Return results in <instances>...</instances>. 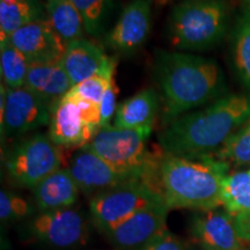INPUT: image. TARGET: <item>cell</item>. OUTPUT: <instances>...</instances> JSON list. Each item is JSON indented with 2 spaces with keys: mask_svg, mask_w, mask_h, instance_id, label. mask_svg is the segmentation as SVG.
I'll use <instances>...</instances> for the list:
<instances>
[{
  "mask_svg": "<svg viewBox=\"0 0 250 250\" xmlns=\"http://www.w3.org/2000/svg\"><path fill=\"white\" fill-rule=\"evenodd\" d=\"M229 165L212 155L184 158L165 154L159 181L168 208L215 210L223 205V182Z\"/></svg>",
  "mask_w": 250,
  "mask_h": 250,
  "instance_id": "3957f363",
  "label": "cell"
},
{
  "mask_svg": "<svg viewBox=\"0 0 250 250\" xmlns=\"http://www.w3.org/2000/svg\"><path fill=\"white\" fill-rule=\"evenodd\" d=\"M46 1H48V0H46Z\"/></svg>",
  "mask_w": 250,
  "mask_h": 250,
  "instance_id": "836d02e7",
  "label": "cell"
},
{
  "mask_svg": "<svg viewBox=\"0 0 250 250\" xmlns=\"http://www.w3.org/2000/svg\"><path fill=\"white\" fill-rule=\"evenodd\" d=\"M61 64L73 87L94 76L116 70V59L109 57L98 44L86 39L68 43Z\"/></svg>",
  "mask_w": 250,
  "mask_h": 250,
  "instance_id": "9a60e30c",
  "label": "cell"
},
{
  "mask_svg": "<svg viewBox=\"0 0 250 250\" xmlns=\"http://www.w3.org/2000/svg\"><path fill=\"white\" fill-rule=\"evenodd\" d=\"M79 196L76 182L67 168H61L34 188V197L41 212L70 208Z\"/></svg>",
  "mask_w": 250,
  "mask_h": 250,
  "instance_id": "ac0fdd59",
  "label": "cell"
},
{
  "mask_svg": "<svg viewBox=\"0 0 250 250\" xmlns=\"http://www.w3.org/2000/svg\"><path fill=\"white\" fill-rule=\"evenodd\" d=\"M140 250H188V247L182 239L166 230Z\"/></svg>",
  "mask_w": 250,
  "mask_h": 250,
  "instance_id": "f546056e",
  "label": "cell"
},
{
  "mask_svg": "<svg viewBox=\"0 0 250 250\" xmlns=\"http://www.w3.org/2000/svg\"><path fill=\"white\" fill-rule=\"evenodd\" d=\"M213 158L236 167L250 165V118L219 148Z\"/></svg>",
  "mask_w": 250,
  "mask_h": 250,
  "instance_id": "484cf974",
  "label": "cell"
},
{
  "mask_svg": "<svg viewBox=\"0 0 250 250\" xmlns=\"http://www.w3.org/2000/svg\"><path fill=\"white\" fill-rule=\"evenodd\" d=\"M151 133V129H121L108 125L100 127L85 147L129 180L144 181L161 191L159 167L165 153L149 152L147 142Z\"/></svg>",
  "mask_w": 250,
  "mask_h": 250,
  "instance_id": "277c9868",
  "label": "cell"
},
{
  "mask_svg": "<svg viewBox=\"0 0 250 250\" xmlns=\"http://www.w3.org/2000/svg\"><path fill=\"white\" fill-rule=\"evenodd\" d=\"M28 233L49 248L68 250L86 242L88 227L83 212L70 208L42 212L30 221Z\"/></svg>",
  "mask_w": 250,
  "mask_h": 250,
  "instance_id": "9c48e42d",
  "label": "cell"
},
{
  "mask_svg": "<svg viewBox=\"0 0 250 250\" xmlns=\"http://www.w3.org/2000/svg\"><path fill=\"white\" fill-rule=\"evenodd\" d=\"M168 206L156 204L137 212L105 236L117 250H140L167 229Z\"/></svg>",
  "mask_w": 250,
  "mask_h": 250,
  "instance_id": "8fae6325",
  "label": "cell"
},
{
  "mask_svg": "<svg viewBox=\"0 0 250 250\" xmlns=\"http://www.w3.org/2000/svg\"><path fill=\"white\" fill-rule=\"evenodd\" d=\"M70 171L79 191L87 196L100 195L131 180L112 168L101 156L87 147L74 153L68 162Z\"/></svg>",
  "mask_w": 250,
  "mask_h": 250,
  "instance_id": "4fadbf2b",
  "label": "cell"
},
{
  "mask_svg": "<svg viewBox=\"0 0 250 250\" xmlns=\"http://www.w3.org/2000/svg\"><path fill=\"white\" fill-rule=\"evenodd\" d=\"M51 110L48 103L27 87L8 88L1 83L0 90V131L1 137L24 134L50 123Z\"/></svg>",
  "mask_w": 250,
  "mask_h": 250,
  "instance_id": "ba28073f",
  "label": "cell"
},
{
  "mask_svg": "<svg viewBox=\"0 0 250 250\" xmlns=\"http://www.w3.org/2000/svg\"><path fill=\"white\" fill-rule=\"evenodd\" d=\"M228 20L225 0H183L170 13L171 45L187 51L213 48L226 35Z\"/></svg>",
  "mask_w": 250,
  "mask_h": 250,
  "instance_id": "5b68a950",
  "label": "cell"
},
{
  "mask_svg": "<svg viewBox=\"0 0 250 250\" xmlns=\"http://www.w3.org/2000/svg\"><path fill=\"white\" fill-rule=\"evenodd\" d=\"M33 213V206L23 197L15 193L4 191L0 192V218L2 223L22 220Z\"/></svg>",
  "mask_w": 250,
  "mask_h": 250,
  "instance_id": "83f0119b",
  "label": "cell"
},
{
  "mask_svg": "<svg viewBox=\"0 0 250 250\" xmlns=\"http://www.w3.org/2000/svg\"><path fill=\"white\" fill-rule=\"evenodd\" d=\"M149 31L151 4L148 0H132L105 34L103 43L105 48L118 55H133L145 44Z\"/></svg>",
  "mask_w": 250,
  "mask_h": 250,
  "instance_id": "30bf717a",
  "label": "cell"
},
{
  "mask_svg": "<svg viewBox=\"0 0 250 250\" xmlns=\"http://www.w3.org/2000/svg\"><path fill=\"white\" fill-rule=\"evenodd\" d=\"M62 148L45 134H35L18 144L6 158V170L15 186L34 189L62 168Z\"/></svg>",
  "mask_w": 250,
  "mask_h": 250,
  "instance_id": "52a82bcc",
  "label": "cell"
},
{
  "mask_svg": "<svg viewBox=\"0 0 250 250\" xmlns=\"http://www.w3.org/2000/svg\"><path fill=\"white\" fill-rule=\"evenodd\" d=\"M46 19V5L41 0H0V42L34 21Z\"/></svg>",
  "mask_w": 250,
  "mask_h": 250,
  "instance_id": "ffe728a7",
  "label": "cell"
},
{
  "mask_svg": "<svg viewBox=\"0 0 250 250\" xmlns=\"http://www.w3.org/2000/svg\"><path fill=\"white\" fill-rule=\"evenodd\" d=\"M250 118V95L227 94L208 107L188 112L158 134L165 154L202 158L214 154Z\"/></svg>",
  "mask_w": 250,
  "mask_h": 250,
  "instance_id": "6da1fadb",
  "label": "cell"
},
{
  "mask_svg": "<svg viewBox=\"0 0 250 250\" xmlns=\"http://www.w3.org/2000/svg\"><path fill=\"white\" fill-rule=\"evenodd\" d=\"M160 109V95L153 88L140 90L117 105L114 126L121 129H151Z\"/></svg>",
  "mask_w": 250,
  "mask_h": 250,
  "instance_id": "d6986e66",
  "label": "cell"
},
{
  "mask_svg": "<svg viewBox=\"0 0 250 250\" xmlns=\"http://www.w3.org/2000/svg\"><path fill=\"white\" fill-rule=\"evenodd\" d=\"M246 1H247V2H248V4H249V6H250V0H246Z\"/></svg>",
  "mask_w": 250,
  "mask_h": 250,
  "instance_id": "1f68e13d",
  "label": "cell"
},
{
  "mask_svg": "<svg viewBox=\"0 0 250 250\" xmlns=\"http://www.w3.org/2000/svg\"><path fill=\"white\" fill-rule=\"evenodd\" d=\"M232 57L240 81L250 89V6L245 9L233 31Z\"/></svg>",
  "mask_w": 250,
  "mask_h": 250,
  "instance_id": "7402d4cb",
  "label": "cell"
},
{
  "mask_svg": "<svg viewBox=\"0 0 250 250\" xmlns=\"http://www.w3.org/2000/svg\"><path fill=\"white\" fill-rule=\"evenodd\" d=\"M46 18L66 45L77 40L85 39V24L72 0H48Z\"/></svg>",
  "mask_w": 250,
  "mask_h": 250,
  "instance_id": "44dd1931",
  "label": "cell"
},
{
  "mask_svg": "<svg viewBox=\"0 0 250 250\" xmlns=\"http://www.w3.org/2000/svg\"><path fill=\"white\" fill-rule=\"evenodd\" d=\"M249 173H250V169H249Z\"/></svg>",
  "mask_w": 250,
  "mask_h": 250,
  "instance_id": "d6a6232c",
  "label": "cell"
},
{
  "mask_svg": "<svg viewBox=\"0 0 250 250\" xmlns=\"http://www.w3.org/2000/svg\"><path fill=\"white\" fill-rule=\"evenodd\" d=\"M116 98H117V87L115 83V77L111 78L110 83L104 95H103L102 101L100 103V112H101V122L100 126H108L110 123L111 118L116 114L117 105H116Z\"/></svg>",
  "mask_w": 250,
  "mask_h": 250,
  "instance_id": "f1b7e54d",
  "label": "cell"
},
{
  "mask_svg": "<svg viewBox=\"0 0 250 250\" xmlns=\"http://www.w3.org/2000/svg\"><path fill=\"white\" fill-rule=\"evenodd\" d=\"M223 206L230 215L250 213V173L227 175L223 182Z\"/></svg>",
  "mask_w": 250,
  "mask_h": 250,
  "instance_id": "603a6c76",
  "label": "cell"
},
{
  "mask_svg": "<svg viewBox=\"0 0 250 250\" xmlns=\"http://www.w3.org/2000/svg\"><path fill=\"white\" fill-rule=\"evenodd\" d=\"M165 203L162 192L144 181H131L90 199L93 224L100 232L108 234L137 212Z\"/></svg>",
  "mask_w": 250,
  "mask_h": 250,
  "instance_id": "8992f818",
  "label": "cell"
},
{
  "mask_svg": "<svg viewBox=\"0 0 250 250\" xmlns=\"http://www.w3.org/2000/svg\"><path fill=\"white\" fill-rule=\"evenodd\" d=\"M191 234L205 250H242L234 218L228 212L202 211L193 215Z\"/></svg>",
  "mask_w": 250,
  "mask_h": 250,
  "instance_id": "2e32d148",
  "label": "cell"
},
{
  "mask_svg": "<svg viewBox=\"0 0 250 250\" xmlns=\"http://www.w3.org/2000/svg\"><path fill=\"white\" fill-rule=\"evenodd\" d=\"M99 130L83 122L76 101L67 95L51 111L49 137L61 147H85Z\"/></svg>",
  "mask_w": 250,
  "mask_h": 250,
  "instance_id": "5bb4252c",
  "label": "cell"
},
{
  "mask_svg": "<svg viewBox=\"0 0 250 250\" xmlns=\"http://www.w3.org/2000/svg\"><path fill=\"white\" fill-rule=\"evenodd\" d=\"M24 87L48 103L52 111L62 99L73 88V83L61 62L30 64Z\"/></svg>",
  "mask_w": 250,
  "mask_h": 250,
  "instance_id": "e0dca14e",
  "label": "cell"
},
{
  "mask_svg": "<svg viewBox=\"0 0 250 250\" xmlns=\"http://www.w3.org/2000/svg\"><path fill=\"white\" fill-rule=\"evenodd\" d=\"M30 62L8 40L0 42V70L2 83L8 88H20L26 83Z\"/></svg>",
  "mask_w": 250,
  "mask_h": 250,
  "instance_id": "d4e9b609",
  "label": "cell"
},
{
  "mask_svg": "<svg viewBox=\"0 0 250 250\" xmlns=\"http://www.w3.org/2000/svg\"><path fill=\"white\" fill-rule=\"evenodd\" d=\"M154 77L164 100V120L170 123L193 109L227 95L225 74L213 59L159 50Z\"/></svg>",
  "mask_w": 250,
  "mask_h": 250,
  "instance_id": "7a4b0ae2",
  "label": "cell"
},
{
  "mask_svg": "<svg viewBox=\"0 0 250 250\" xmlns=\"http://www.w3.org/2000/svg\"><path fill=\"white\" fill-rule=\"evenodd\" d=\"M234 218L237 235L242 241H250V213L239 214Z\"/></svg>",
  "mask_w": 250,
  "mask_h": 250,
  "instance_id": "4dcf8cb0",
  "label": "cell"
},
{
  "mask_svg": "<svg viewBox=\"0 0 250 250\" xmlns=\"http://www.w3.org/2000/svg\"><path fill=\"white\" fill-rule=\"evenodd\" d=\"M115 77V71L109 73H102L94 76L83 83H78L72 88L68 94L77 96V98L87 100V101L94 102L100 104L102 101L103 95L107 90L111 78Z\"/></svg>",
  "mask_w": 250,
  "mask_h": 250,
  "instance_id": "4316f807",
  "label": "cell"
},
{
  "mask_svg": "<svg viewBox=\"0 0 250 250\" xmlns=\"http://www.w3.org/2000/svg\"><path fill=\"white\" fill-rule=\"evenodd\" d=\"M83 18L86 33L94 39H99L108 33L114 0H72Z\"/></svg>",
  "mask_w": 250,
  "mask_h": 250,
  "instance_id": "cb8c5ba5",
  "label": "cell"
},
{
  "mask_svg": "<svg viewBox=\"0 0 250 250\" xmlns=\"http://www.w3.org/2000/svg\"><path fill=\"white\" fill-rule=\"evenodd\" d=\"M8 41L30 64H57L66 51V44L50 24L48 18L26 24Z\"/></svg>",
  "mask_w": 250,
  "mask_h": 250,
  "instance_id": "7c38bea8",
  "label": "cell"
}]
</instances>
